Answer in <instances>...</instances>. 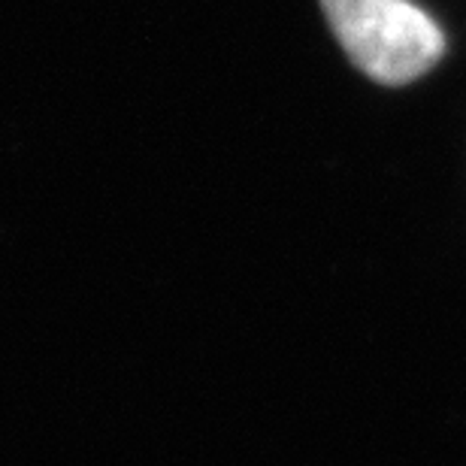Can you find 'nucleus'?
I'll list each match as a JSON object with an SVG mask.
<instances>
[{
	"mask_svg": "<svg viewBox=\"0 0 466 466\" xmlns=\"http://www.w3.org/2000/svg\"><path fill=\"white\" fill-rule=\"evenodd\" d=\"M351 64L379 86L421 79L445 52L440 25L412 0H321Z\"/></svg>",
	"mask_w": 466,
	"mask_h": 466,
	"instance_id": "obj_1",
	"label": "nucleus"
}]
</instances>
